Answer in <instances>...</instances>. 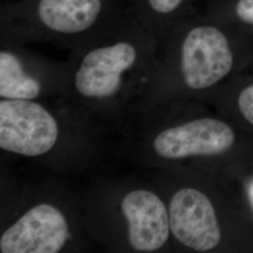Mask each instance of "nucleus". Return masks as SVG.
Segmentation results:
<instances>
[{
  "label": "nucleus",
  "instance_id": "1",
  "mask_svg": "<svg viewBox=\"0 0 253 253\" xmlns=\"http://www.w3.org/2000/svg\"><path fill=\"white\" fill-rule=\"evenodd\" d=\"M132 16L129 0H15L0 9L4 43L51 42L76 51Z\"/></svg>",
  "mask_w": 253,
  "mask_h": 253
},
{
  "label": "nucleus",
  "instance_id": "2",
  "mask_svg": "<svg viewBox=\"0 0 253 253\" xmlns=\"http://www.w3.org/2000/svg\"><path fill=\"white\" fill-rule=\"evenodd\" d=\"M158 41L131 16L107 36L77 50L66 73L74 91L88 100H106L153 71Z\"/></svg>",
  "mask_w": 253,
  "mask_h": 253
},
{
  "label": "nucleus",
  "instance_id": "3",
  "mask_svg": "<svg viewBox=\"0 0 253 253\" xmlns=\"http://www.w3.org/2000/svg\"><path fill=\"white\" fill-rule=\"evenodd\" d=\"M236 29L195 10L169 30L162 41L174 51V72L183 85L205 90L232 73L235 64L232 35Z\"/></svg>",
  "mask_w": 253,
  "mask_h": 253
},
{
  "label": "nucleus",
  "instance_id": "4",
  "mask_svg": "<svg viewBox=\"0 0 253 253\" xmlns=\"http://www.w3.org/2000/svg\"><path fill=\"white\" fill-rule=\"evenodd\" d=\"M59 134L56 120L31 100H0V147L10 153L38 157L54 147Z\"/></svg>",
  "mask_w": 253,
  "mask_h": 253
},
{
  "label": "nucleus",
  "instance_id": "5",
  "mask_svg": "<svg viewBox=\"0 0 253 253\" xmlns=\"http://www.w3.org/2000/svg\"><path fill=\"white\" fill-rule=\"evenodd\" d=\"M71 237L67 218L51 204H39L0 237L1 253H59Z\"/></svg>",
  "mask_w": 253,
  "mask_h": 253
},
{
  "label": "nucleus",
  "instance_id": "6",
  "mask_svg": "<svg viewBox=\"0 0 253 253\" xmlns=\"http://www.w3.org/2000/svg\"><path fill=\"white\" fill-rule=\"evenodd\" d=\"M169 218L172 235L189 249L208 252L220 242L216 211L208 196L199 190H178L171 200Z\"/></svg>",
  "mask_w": 253,
  "mask_h": 253
},
{
  "label": "nucleus",
  "instance_id": "7",
  "mask_svg": "<svg viewBox=\"0 0 253 253\" xmlns=\"http://www.w3.org/2000/svg\"><path fill=\"white\" fill-rule=\"evenodd\" d=\"M235 139V132L224 122L201 118L164 129L155 138L153 147L160 157L177 160L223 153L234 145Z\"/></svg>",
  "mask_w": 253,
  "mask_h": 253
},
{
  "label": "nucleus",
  "instance_id": "8",
  "mask_svg": "<svg viewBox=\"0 0 253 253\" xmlns=\"http://www.w3.org/2000/svg\"><path fill=\"white\" fill-rule=\"evenodd\" d=\"M127 222V238L139 253H154L163 248L169 238L170 218L164 203L149 190L127 192L121 203Z\"/></svg>",
  "mask_w": 253,
  "mask_h": 253
},
{
  "label": "nucleus",
  "instance_id": "9",
  "mask_svg": "<svg viewBox=\"0 0 253 253\" xmlns=\"http://www.w3.org/2000/svg\"><path fill=\"white\" fill-rule=\"evenodd\" d=\"M201 0H129L133 18L161 42L181 19L197 10Z\"/></svg>",
  "mask_w": 253,
  "mask_h": 253
},
{
  "label": "nucleus",
  "instance_id": "10",
  "mask_svg": "<svg viewBox=\"0 0 253 253\" xmlns=\"http://www.w3.org/2000/svg\"><path fill=\"white\" fill-rule=\"evenodd\" d=\"M0 52V97L12 100H34L42 89L38 76L29 72L20 52L7 43Z\"/></svg>",
  "mask_w": 253,
  "mask_h": 253
},
{
  "label": "nucleus",
  "instance_id": "11",
  "mask_svg": "<svg viewBox=\"0 0 253 253\" xmlns=\"http://www.w3.org/2000/svg\"><path fill=\"white\" fill-rule=\"evenodd\" d=\"M203 11L243 31H253V0H208Z\"/></svg>",
  "mask_w": 253,
  "mask_h": 253
},
{
  "label": "nucleus",
  "instance_id": "12",
  "mask_svg": "<svg viewBox=\"0 0 253 253\" xmlns=\"http://www.w3.org/2000/svg\"><path fill=\"white\" fill-rule=\"evenodd\" d=\"M237 102L243 117L253 125V84L245 87L240 93Z\"/></svg>",
  "mask_w": 253,
  "mask_h": 253
},
{
  "label": "nucleus",
  "instance_id": "13",
  "mask_svg": "<svg viewBox=\"0 0 253 253\" xmlns=\"http://www.w3.org/2000/svg\"><path fill=\"white\" fill-rule=\"evenodd\" d=\"M248 193H249V199H250L251 205H252V208H253V181H252V183L250 184Z\"/></svg>",
  "mask_w": 253,
  "mask_h": 253
}]
</instances>
